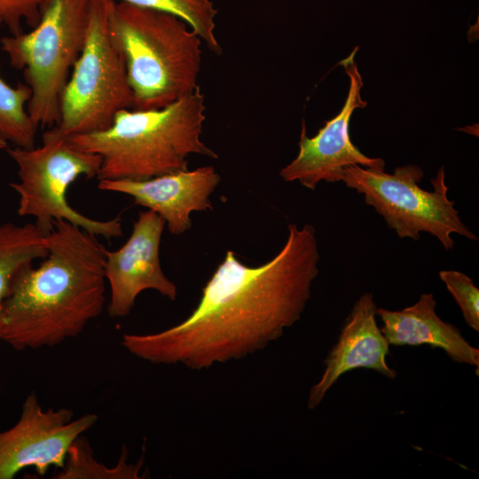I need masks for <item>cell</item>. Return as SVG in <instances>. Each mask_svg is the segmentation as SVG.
Wrapping results in <instances>:
<instances>
[{"mask_svg":"<svg viewBox=\"0 0 479 479\" xmlns=\"http://www.w3.org/2000/svg\"><path fill=\"white\" fill-rule=\"evenodd\" d=\"M319 251L313 225H288L280 251L259 266L228 250L182 322L153 334H125L122 345L158 365L201 370L264 349L296 323L311 296Z\"/></svg>","mask_w":479,"mask_h":479,"instance_id":"cell-1","label":"cell"},{"mask_svg":"<svg viewBox=\"0 0 479 479\" xmlns=\"http://www.w3.org/2000/svg\"><path fill=\"white\" fill-rule=\"evenodd\" d=\"M97 237L67 221L54 222L47 255L12 281L3 342L17 350L52 347L78 336L101 314L107 250Z\"/></svg>","mask_w":479,"mask_h":479,"instance_id":"cell-2","label":"cell"},{"mask_svg":"<svg viewBox=\"0 0 479 479\" xmlns=\"http://www.w3.org/2000/svg\"><path fill=\"white\" fill-rule=\"evenodd\" d=\"M205 110L199 86L166 106L123 109L107 129L68 138L101 156L98 180L149 179L187 169L190 154L218 157L200 138Z\"/></svg>","mask_w":479,"mask_h":479,"instance_id":"cell-3","label":"cell"},{"mask_svg":"<svg viewBox=\"0 0 479 479\" xmlns=\"http://www.w3.org/2000/svg\"><path fill=\"white\" fill-rule=\"evenodd\" d=\"M110 23L124 55L132 108H161L199 87L203 41L184 20L113 0Z\"/></svg>","mask_w":479,"mask_h":479,"instance_id":"cell-4","label":"cell"},{"mask_svg":"<svg viewBox=\"0 0 479 479\" xmlns=\"http://www.w3.org/2000/svg\"><path fill=\"white\" fill-rule=\"evenodd\" d=\"M90 4L43 0L32 30L0 39L10 64L23 70L31 91L27 110L36 128L59 122L61 96L85 41Z\"/></svg>","mask_w":479,"mask_h":479,"instance_id":"cell-5","label":"cell"},{"mask_svg":"<svg viewBox=\"0 0 479 479\" xmlns=\"http://www.w3.org/2000/svg\"><path fill=\"white\" fill-rule=\"evenodd\" d=\"M42 140L38 147L8 149L18 167L19 181L10 184L19 195L18 215L34 217L47 232L54 222L64 220L107 240L121 237L120 216L92 219L74 209L67 199L69 186L78 177H97L101 156L75 145L57 125L45 130Z\"/></svg>","mask_w":479,"mask_h":479,"instance_id":"cell-6","label":"cell"},{"mask_svg":"<svg viewBox=\"0 0 479 479\" xmlns=\"http://www.w3.org/2000/svg\"><path fill=\"white\" fill-rule=\"evenodd\" d=\"M113 0H91L85 41L63 90L57 127L66 136L107 129L133 107L122 50L110 23Z\"/></svg>","mask_w":479,"mask_h":479,"instance_id":"cell-7","label":"cell"},{"mask_svg":"<svg viewBox=\"0 0 479 479\" xmlns=\"http://www.w3.org/2000/svg\"><path fill=\"white\" fill-rule=\"evenodd\" d=\"M423 176L421 168L414 164L397 167L392 174L352 165L343 169L342 182L362 194L401 239L418 240L426 232L445 250L454 247L452 234L477 240L448 197L444 167L431 179L432 191L420 186Z\"/></svg>","mask_w":479,"mask_h":479,"instance_id":"cell-8","label":"cell"},{"mask_svg":"<svg viewBox=\"0 0 479 479\" xmlns=\"http://www.w3.org/2000/svg\"><path fill=\"white\" fill-rule=\"evenodd\" d=\"M73 418V410H44L35 392L27 395L19 420L0 432V479H12L27 467L40 475L51 467L62 468L73 443L98 421L95 413Z\"/></svg>","mask_w":479,"mask_h":479,"instance_id":"cell-9","label":"cell"},{"mask_svg":"<svg viewBox=\"0 0 479 479\" xmlns=\"http://www.w3.org/2000/svg\"><path fill=\"white\" fill-rule=\"evenodd\" d=\"M357 50L358 47H355L349 56L341 61L349 79L343 107L312 137L307 136L306 125L302 121L298 143L299 152L296 157L279 171L284 181H298L313 191L322 181H342V170L348 166L359 165L376 170L385 169L383 159L365 155L352 144L349 137V127L353 112L367 105L361 97L364 82L355 61Z\"/></svg>","mask_w":479,"mask_h":479,"instance_id":"cell-10","label":"cell"},{"mask_svg":"<svg viewBox=\"0 0 479 479\" xmlns=\"http://www.w3.org/2000/svg\"><path fill=\"white\" fill-rule=\"evenodd\" d=\"M165 224L154 211H141L127 241L119 249L106 252L105 276L110 287L107 312L111 318L128 316L145 290H155L171 301L177 299V287L164 274L160 262Z\"/></svg>","mask_w":479,"mask_h":479,"instance_id":"cell-11","label":"cell"},{"mask_svg":"<svg viewBox=\"0 0 479 479\" xmlns=\"http://www.w3.org/2000/svg\"><path fill=\"white\" fill-rule=\"evenodd\" d=\"M220 180L214 167L204 166L144 180H98V188L132 197L157 213L171 234L179 235L192 227V212L213 208L209 195Z\"/></svg>","mask_w":479,"mask_h":479,"instance_id":"cell-12","label":"cell"},{"mask_svg":"<svg viewBox=\"0 0 479 479\" xmlns=\"http://www.w3.org/2000/svg\"><path fill=\"white\" fill-rule=\"evenodd\" d=\"M376 315L373 294L364 293L354 303L326 357L321 378L310 389L309 409L316 408L338 379L352 370L367 368L390 379L397 377L396 371L387 364L389 344L377 325Z\"/></svg>","mask_w":479,"mask_h":479,"instance_id":"cell-13","label":"cell"},{"mask_svg":"<svg viewBox=\"0 0 479 479\" xmlns=\"http://www.w3.org/2000/svg\"><path fill=\"white\" fill-rule=\"evenodd\" d=\"M436 302L431 293L400 310L377 309L382 321L381 333L394 346L428 344L442 349L454 362L479 369V349L469 344L454 325L444 321L436 311Z\"/></svg>","mask_w":479,"mask_h":479,"instance_id":"cell-14","label":"cell"},{"mask_svg":"<svg viewBox=\"0 0 479 479\" xmlns=\"http://www.w3.org/2000/svg\"><path fill=\"white\" fill-rule=\"evenodd\" d=\"M47 232L35 224H0V342L4 327V301L17 274L48 254Z\"/></svg>","mask_w":479,"mask_h":479,"instance_id":"cell-15","label":"cell"},{"mask_svg":"<svg viewBox=\"0 0 479 479\" xmlns=\"http://www.w3.org/2000/svg\"><path fill=\"white\" fill-rule=\"evenodd\" d=\"M128 452L122 448L118 463L106 467L93 454L89 440L82 435L70 446L65 463L54 478L57 479H136L139 478L142 462L129 464Z\"/></svg>","mask_w":479,"mask_h":479,"instance_id":"cell-16","label":"cell"},{"mask_svg":"<svg viewBox=\"0 0 479 479\" xmlns=\"http://www.w3.org/2000/svg\"><path fill=\"white\" fill-rule=\"evenodd\" d=\"M30 96L27 84L12 87L0 75V135L22 148L35 146L37 130L27 110Z\"/></svg>","mask_w":479,"mask_h":479,"instance_id":"cell-17","label":"cell"},{"mask_svg":"<svg viewBox=\"0 0 479 479\" xmlns=\"http://www.w3.org/2000/svg\"><path fill=\"white\" fill-rule=\"evenodd\" d=\"M171 13L184 20L216 54L222 47L216 35L217 10L211 0H114Z\"/></svg>","mask_w":479,"mask_h":479,"instance_id":"cell-18","label":"cell"},{"mask_svg":"<svg viewBox=\"0 0 479 479\" xmlns=\"http://www.w3.org/2000/svg\"><path fill=\"white\" fill-rule=\"evenodd\" d=\"M439 278L459 307L467 325L479 332V289L473 279L455 270L441 271Z\"/></svg>","mask_w":479,"mask_h":479,"instance_id":"cell-19","label":"cell"},{"mask_svg":"<svg viewBox=\"0 0 479 479\" xmlns=\"http://www.w3.org/2000/svg\"><path fill=\"white\" fill-rule=\"evenodd\" d=\"M43 0H0V22L10 35L22 31V23L34 27L39 21Z\"/></svg>","mask_w":479,"mask_h":479,"instance_id":"cell-20","label":"cell"},{"mask_svg":"<svg viewBox=\"0 0 479 479\" xmlns=\"http://www.w3.org/2000/svg\"><path fill=\"white\" fill-rule=\"evenodd\" d=\"M7 146V141L0 135V149Z\"/></svg>","mask_w":479,"mask_h":479,"instance_id":"cell-21","label":"cell"},{"mask_svg":"<svg viewBox=\"0 0 479 479\" xmlns=\"http://www.w3.org/2000/svg\"><path fill=\"white\" fill-rule=\"evenodd\" d=\"M0 25H1V22H0Z\"/></svg>","mask_w":479,"mask_h":479,"instance_id":"cell-22","label":"cell"}]
</instances>
